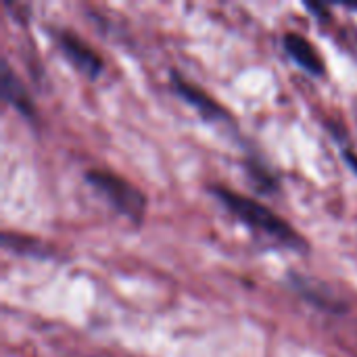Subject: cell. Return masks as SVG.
<instances>
[{
  "label": "cell",
  "mask_w": 357,
  "mask_h": 357,
  "mask_svg": "<svg viewBox=\"0 0 357 357\" xmlns=\"http://www.w3.org/2000/svg\"><path fill=\"white\" fill-rule=\"evenodd\" d=\"M289 287L299 295L303 297L307 303L316 305L318 310L322 312H328V314H345L347 312V303H343L341 299H337L326 287H318V282L301 276V274H295L291 272L289 274Z\"/></svg>",
  "instance_id": "cell-7"
},
{
  "label": "cell",
  "mask_w": 357,
  "mask_h": 357,
  "mask_svg": "<svg viewBox=\"0 0 357 357\" xmlns=\"http://www.w3.org/2000/svg\"><path fill=\"white\" fill-rule=\"evenodd\" d=\"M167 79H169V88L174 90V94H178L186 105H190L205 121H213V123L232 121V115L211 94H207L203 88H199L178 69H169Z\"/></svg>",
  "instance_id": "cell-3"
},
{
  "label": "cell",
  "mask_w": 357,
  "mask_h": 357,
  "mask_svg": "<svg viewBox=\"0 0 357 357\" xmlns=\"http://www.w3.org/2000/svg\"><path fill=\"white\" fill-rule=\"evenodd\" d=\"M84 180L94 192H98L102 199H107V203L119 215L130 220L134 226H140L144 222L146 209H149V199L136 184H132L123 176L102 169V167L86 169Z\"/></svg>",
  "instance_id": "cell-2"
},
{
  "label": "cell",
  "mask_w": 357,
  "mask_h": 357,
  "mask_svg": "<svg viewBox=\"0 0 357 357\" xmlns=\"http://www.w3.org/2000/svg\"><path fill=\"white\" fill-rule=\"evenodd\" d=\"M245 172H247L249 180L253 182V186H255L259 192H264V195H274V192L280 190V180H278V176H276L264 161H259V159H255V157H247V159H245Z\"/></svg>",
  "instance_id": "cell-8"
},
{
  "label": "cell",
  "mask_w": 357,
  "mask_h": 357,
  "mask_svg": "<svg viewBox=\"0 0 357 357\" xmlns=\"http://www.w3.org/2000/svg\"><path fill=\"white\" fill-rule=\"evenodd\" d=\"M343 157H345V161L354 167V172L357 174V157L354 153H349V151H343Z\"/></svg>",
  "instance_id": "cell-11"
},
{
  "label": "cell",
  "mask_w": 357,
  "mask_h": 357,
  "mask_svg": "<svg viewBox=\"0 0 357 357\" xmlns=\"http://www.w3.org/2000/svg\"><path fill=\"white\" fill-rule=\"evenodd\" d=\"M314 15H316V19L320 21V23H326L328 19H331V13H328V6L326 4H322V2H318V4H314V2H307L305 4Z\"/></svg>",
  "instance_id": "cell-10"
},
{
  "label": "cell",
  "mask_w": 357,
  "mask_h": 357,
  "mask_svg": "<svg viewBox=\"0 0 357 357\" xmlns=\"http://www.w3.org/2000/svg\"><path fill=\"white\" fill-rule=\"evenodd\" d=\"M54 40L63 56L73 65L77 73H82L88 79H96L102 73L105 69L102 56L73 29H54Z\"/></svg>",
  "instance_id": "cell-4"
},
{
  "label": "cell",
  "mask_w": 357,
  "mask_h": 357,
  "mask_svg": "<svg viewBox=\"0 0 357 357\" xmlns=\"http://www.w3.org/2000/svg\"><path fill=\"white\" fill-rule=\"evenodd\" d=\"M282 48L289 54V59L299 69H303L305 73H310L312 77H322L326 73L324 59L320 56V52L316 50V46L307 38H303L301 33L287 31L282 36Z\"/></svg>",
  "instance_id": "cell-6"
},
{
  "label": "cell",
  "mask_w": 357,
  "mask_h": 357,
  "mask_svg": "<svg viewBox=\"0 0 357 357\" xmlns=\"http://www.w3.org/2000/svg\"><path fill=\"white\" fill-rule=\"evenodd\" d=\"M238 222H243L247 228H251L253 232H257L259 236H266L287 249H293L297 253H307L310 245L307 241L301 236V232H297L287 220H282L274 209H270L268 205L241 195L232 188H226L222 184H211L207 188Z\"/></svg>",
  "instance_id": "cell-1"
},
{
  "label": "cell",
  "mask_w": 357,
  "mask_h": 357,
  "mask_svg": "<svg viewBox=\"0 0 357 357\" xmlns=\"http://www.w3.org/2000/svg\"><path fill=\"white\" fill-rule=\"evenodd\" d=\"M21 243H23V236L21 234H10V232H4L2 234V245L6 247V249H15V253L19 251H23L21 249ZM27 245H29V255H40L36 249H38V241H33V238H27Z\"/></svg>",
  "instance_id": "cell-9"
},
{
  "label": "cell",
  "mask_w": 357,
  "mask_h": 357,
  "mask_svg": "<svg viewBox=\"0 0 357 357\" xmlns=\"http://www.w3.org/2000/svg\"><path fill=\"white\" fill-rule=\"evenodd\" d=\"M0 94L6 105H10L17 113H21L27 121H38V109L25 88V84L19 79V75L13 71L10 63L2 59L0 63Z\"/></svg>",
  "instance_id": "cell-5"
}]
</instances>
